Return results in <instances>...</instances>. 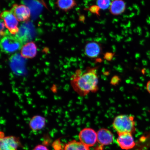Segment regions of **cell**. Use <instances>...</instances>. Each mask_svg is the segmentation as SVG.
Listing matches in <instances>:
<instances>
[{"label":"cell","mask_w":150,"mask_h":150,"mask_svg":"<svg viewBox=\"0 0 150 150\" xmlns=\"http://www.w3.org/2000/svg\"><path fill=\"white\" fill-rule=\"evenodd\" d=\"M97 67H88L85 71L77 70L71 78L73 88L81 96H85L99 89Z\"/></svg>","instance_id":"6da1fadb"},{"label":"cell","mask_w":150,"mask_h":150,"mask_svg":"<svg viewBox=\"0 0 150 150\" xmlns=\"http://www.w3.org/2000/svg\"><path fill=\"white\" fill-rule=\"evenodd\" d=\"M112 127L118 134L124 133L134 134L136 130L134 117L132 115L122 114L114 118Z\"/></svg>","instance_id":"7a4b0ae2"},{"label":"cell","mask_w":150,"mask_h":150,"mask_svg":"<svg viewBox=\"0 0 150 150\" xmlns=\"http://www.w3.org/2000/svg\"><path fill=\"white\" fill-rule=\"evenodd\" d=\"M24 42L16 35L9 33L2 37L1 41V51L6 54H12L21 49Z\"/></svg>","instance_id":"3957f363"},{"label":"cell","mask_w":150,"mask_h":150,"mask_svg":"<svg viewBox=\"0 0 150 150\" xmlns=\"http://www.w3.org/2000/svg\"><path fill=\"white\" fill-rule=\"evenodd\" d=\"M1 18L4 21L6 27L11 34L16 35L18 33V21L10 11H3L1 13Z\"/></svg>","instance_id":"277c9868"},{"label":"cell","mask_w":150,"mask_h":150,"mask_svg":"<svg viewBox=\"0 0 150 150\" xmlns=\"http://www.w3.org/2000/svg\"><path fill=\"white\" fill-rule=\"evenodd\" d=\"M79 141L89 147H93L97 142V133L91 128H84L79 134Z\"/></svg>","instance_id":"5b68a950"},{"label":"cell","mask_w":150,"mask_h":150,"mask_svg":"<svg viewBox=\"0 0 150 150\" xmlns=\"http://www.w3.org/2000/svg\"><path fill=\"white\" fill-rule=\"evenodd\" d=\"M103 48L100 43L91 41L86 42L84 48V53L91 59H97L102 54Z\"/></svg>","instance_id":"8992f818"},{"label":"cell","mask_w":150,"mask_h":150,"mask_svg":"<svg viewBox=\"0 0 150 150\" xmlns=\"http://www.w3.org/2000/svg\"><path fill=\"white\" fill-rule=\"evenodd\" d=\"M97 142L99 145L96 148V150H102L104 146L110 145L113 142V134L108 129H99L97 132Z\"/></svg>","instance_id":"52a82bcc"},{"label":"cell","mask_w":150,"mask_h":150,"mask_svg":"<svg viewBox=\"0 0 150 150\" xmlns=\"http://www.w3.org/2000/svg\"><path fill=\"white\" fill-rule=\"evenodd\" d=\"M10 11L18 21H27L30 18V10L29 7L25 5L14 4L13 6Z\"/></svg>","instance_id":"ba28073f"},{"label":"cell","mask_w":150,"mask_h":150,"mask_svg":"<svg viewBox=\"0 0 150 150\" xmlns=\"http://www.w3.org/2000/svg\"><path fill=\"white\" fill-rule=\"evenodd\" d=\"M21 145L19 139L16 137H1L0 150H18Z\"/></svg>","instance_id":"9c48e42d"},{"label":"cell","mask_w":150,"mask_h":150,"mask_svg":"<svg viewBox=\"0 0 150 150\" xmlns=\"http://www.w3.org/2000/svg\"><path fill=\"white\" fill-rule=\"evenodd\" d=\"M118 135L117 142L122 149L129 150L132 149L135 146V142L132 134L124 133Z\"/></svg>","instance_id":"30bf717a"},{"label":"cell","mask_w":150,"mask_h":150,"mask_svg":"<svg viewBox=\"0 0 150 150\" xmlns=\"http://www.w3.org/2000/svg\"><path fill=\"white\" fill-rule=\"evenodd\" d=\"M126 9V3L124 0H112L109 11L113 16H119L123 13Z\"/></svg>","instance_id":"8fae6325"},{"label":"cell","mask_w":150,"mask_h":150,"mask_svg":"<svg viewBox=\"0 0 150 150\" xmlns=\"http://www.w3.org/2000/svg\"><path fill=\"white\" fill-rule=\"evenodd\" d=\"M37 47L34 42H28L22 47L21 51V55L25 59H33L36 56Z\"/></svg>","instance_id":"7c38bea8"},{"label":"cell","mask_w":150,"mask_h":150,"mask_svg":"<svg viewBox=\"0 0 150 150\" xmlns=\"http://www.w3.org/2000/svg\"><path fill=\"white\" fill-rule=\"evenodd\" d=\"M46 125V120L40 115L34 116L29 122L30 128L33 131H37L44 128Z\"/></svg>","instance_id":"4fadbf2b"},{"label":"cell","mask_w":150,"mask_h":150,"mask_svg":"<svg viewBox=\"0 0 150 150\" xmlns=\"http://www.w3.org/2000/svg\"><path fill=\"white\" fill-rule=\"evenodd\" d=\"M56 6L60 10L67 12L77 6L76 0H56Z\"/></svg>","instance_id":"5bb4252c"},{"label":"cell","mask_w":150,"mask_h":150,"mask_svg":"<svg viewBox=\"0 0 150 150\" xmlns=\"http://www.w3.org/2000/svg\"><path fill=\"white\" fill-rule=\"evenodd\" d=\"M64 150H91L89 147L84 145L80 141H71L65 144Z\"/></svg>","instance_id":"9a60e30c"},{"label":"cell","mask_w":150,"mask_h":150,"mask_svg":"<svg viewBox=\"0 0 150 150\" xmlns=\"http://www.w3.org/2000/svg\"><path fill=\"white\" fill-rule=\"evenodd\" d=\"M111 0H96V5L100 9L105 10L110 8Z\"/></svg>","instance_id":"2e32d148"},{"label":"cell","mask_w":150,"mask_h":150,"mask_svg":"<svg viewBox=\"0 0 150 150\" xmlns=\"http://www.w3.org/2000/svg\"><path fill=\"white\" fill-rule=\"evenodd\" d=\"M86 10L89 11L92 14L95 15L97 16H100V9L96 5H91L89 8L86 9Z\"/></svg>","instance_id":"e0dca14e"},{"label":"cell","mask_w":150,"mask_h":150,"mask_svg":"<svg viewBox=\"0 0 150 150\" xmlns=\"http://www.w3.org/2000/svg\"><path fill=\"white\" fill-rule=\"evenodd\" d=\"M10 33L6 27L4 21L2 20H1V37H4L5 35Z\"/></svg>","instance_id":"ac0fdd59"},{"label":"cell","mask_w":150,"mask_h":150,"mask_svg":"<svg viewBox=\"0 0 150 150\" xmlns=\"http://www.w3.org/2000/svg\"><path fill=\"white\" fill-rule=\"evenodd\" d=\"M114 55V53L111 52H107L104 54V58L108 61L111 60Z\"/></svg>","instance_id":"d6986e66"},{"label":"cell","mask_w":150,"mask_h":150,"mask_svg":"<svg viewBox=\"0 0 150 150\" xmlns=\"http://www.w3.org/2000/svg\"><path fill=\"white\" fill-rule=\"evenodd\" d=\"M33 150H49L46 146L43 145H38L34 148Z\"/></svg>","instance_id":"ffe728a7"},{"label":"cell","mask_w":150,"mask_h":150,"mask_svg":"<svg viewBox=\"0 0 150 150\" xmlns=\"http://www.w3.org/2000/svg\"><path fill=\"white\" fill-rule=\"evenodd\" d=\"M119 78L117 77H114V78H112L111 81V83L114 84L117 83L119 81Z\"/></svg>","instance_id":"44dd1931"},{"label":"cell","mask_w":150,"mask_h":150,"mask_svg":"<svg viewBox=\"0 0 150 150\" xmlns=\"http://www.w3.org/2000/svg\"><path fill=\"white\" fill-rule=\"evenodd\" d=\"M146 89L148 92L150 94V80L146 84Z\"/></svg>","instance_id":"7402d4cb"},{"label":"cell","mask_w":150,"mask_h":150,"mask_svg":"<svg viewBox=\"0 0 150 150\" xmlns=\"http://www.w3.org/2000/svg\"></svg>","instance_id":"603a6c76"}]
</instances>
